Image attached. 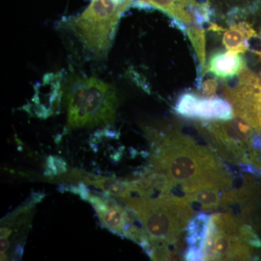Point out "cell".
I'll use <instances>...</instances> for the list:
<instances>
[{
    "instance_id": "cell-1",
    "label": "cell",
    "mask_w": 261,
    "mask_h": 261,
    "mask_svg": "<svg viewBox=\"0 0 261 261\" xmlns=\"http://www.w3.org/2000/svg\"><path fill=\"white\" fill-rule=\"evenodd\" d=\"M146 132L152 143L149 167L166 175L174 188L179 187L185 195L209 188L231 190L232 174L212 147L176 130L148 127Z\"/></svg>"
},
{
    "instance_id": "cell-2",
    "label": "cell",
    "mask_w": 261,
    "mask_h": 261,
    "mask_svg": "<svg viewBox=\"0 0 261 261\" xmlns=\"http://www.w3.org/2000/svg\"><path fill=\"white\" fill-rule=\"evenodd\" d=\"M135 215L148 235L151 259L176 260L184 258V233L195 216L192 203L172 194L116 198Z\"/></svg>"
},
{
    "instance_id": "cell-3",
    "label": "cell",
    "mask_w": 261,
    "mask_h": 261,
    "mask_svg": "<svg viewBox=\"0 0 261 261\" xmlns=\"http://www.w3.org/2000/svg\"><path fill=\"white\" fill-rule=\"evenodd\" d=\"M68 128L112 124L118 100L111 84L94 76L70 78L65 94Z\"/></svg>"
},
{
    "instance_id": "cell-4",
    "label": "cell",
    "mask_w": 261,
    "mask_h": 261,
    "mask_svg": "<svg viewBox=\"0 0 261 261\" xmlns=\"http://www.w3.org/2000/svg\"><path fill=\"white\" fill-rule=\"evenodd\" d=\"M133 5L132 0H92L82 14L65 19L62 25L89 53L102 58L112 46L121 15Z\"/></svg>"
},
{
    "instance_id": "cell-5",
    "label": "cell",
    "mask_w": 261,
    "mask_h": 261,
    "mask_svg": "<svg viewBox=\"0 0 261 261\" xmlns=\"http://www.w3.org/2000/svg\"><path fill=\"white\" fill-rule=\"evenodd\" d=\"M202 128L219 152L237 164H261L258 151L252 147L253 128L246 121L235 117L227 121L202 122Z\"/></svg>"
},
{
    "instance_id": "cell-6",
    "label": "cell",
    "mask_w": 261,
    "mask_h": 261,
    "mask_svg": "<svg viewBox=\"0 0 261 261\" xmlns=\"http://www.w3.org/2000/svg\"><path fill=\"white\" fill-rule=\"evenodd\" d=\"M241 221L223 213L211 216L202 249L203 260H247L252 258L251 246L240 235Z\"/></svg>"
},
{
    "instance_id": "cell-7",
    "label": "cell",
    "mask_w": 261,
    "mask_h": 261,
    "mask_svg": "<svg viewBox=\"0 0 261 261\" xmlns=\"http://www.w3.org/2000/svg\"><path fill=\"white\" fill-rule=\"evenodd\" d=\"M224 94L233 108V115L261 133V79L245 68L236 83L225 86Z\"/></svg>"
},
{
    "instance_id": "cell-8",
    "label": "cell",
    "mask_w": 261,
    "mask_h": 261,
    "mask_svg": "<svg viewBox=\"0 0 261 261\" xmlns=\"http://www.w3.org/2000/svg\"><path fill=\"white\" fill-rule=\"evenodd\" d=\"M175 111L185 118L207 121H227L234 116L227 101L217 97H200L192 93L180 96Z\"/></svg>"
},
{
    "instance_id": "cell-9",
    "label": "cell",
    "mask_w": 261,
    "mask_h": 261,
    "mask_svg": "<svg viewBox=\"0 0 261 261\" xmlns=\"http://www.w3.org/2000/svg\"><path fill=\"white\" fill-rule=\"evenodd\" d=\"M134 5L157 8L182 23L201 27L210 21L212 10L209 0H132Z\"/></svg>"
},
{
    "instance_id": "cell-10",
    "label": "cell",
    "mask_w": 261,
    "mask_h": 261,
    "mask_svg": "<svg viewBox=\"0 0 261 261\" xmlns=\"http://www.w3.org/2000/svg\"><path fill=\"white\" fill-rule=\"evenodd\" d=\"M61 73H47L34 87V96L23 109L32 116L47 118L56 114L61 106L63 89Z\"/></svg>"
},
{
    "instance_id": "cell-11",
    "label": "cell",
    "mask_w": 261,
    "mask_h": 261,
    "mask_svg": "<svg viewBox=\"0 0 261 261\" xmlns=\"http://www.w3.org/2000/svg\"><path fill=\"white\" fill-rule=\"evenodd\" d=\"M87 201L97 213L102 227L122 238H126L128 229L137 220L132 211L106 195L91 194Z\"/></svg>"
},
{
    "instance_id": "cell-12",
    "label": "cell",
    "mask_w": 261,
    "mask_h": 261,
    "mask_svg": "<svg viewBox=\"0 0 261 261\" xmlns=\"http://www.w3.org/2000/svg\"><path fill=\"white\" fill-rule=\"evenodd\" d=\"M245 68V62L238 53L219 51L211 56L205 73L210 72L218 78L226 80L240 75Z\"/></svg>"
},
{
    "instance_id": "cell-13",
    "label": "cell",
    "mask_w": 261,
    "mask_h": 261,
    "mask_svg": "<svg viewBox=\"0 0 261 261\" xmlns=\"http://www.w3.org/2000/svg\"><path fill=\"white\" fill-rule=\"evenodd\" d=\"M256 32L251 25L245 22H240L230 25L224 32L223 44L228 51L243 54L250 48L251 39L257 37Z\"/></svg>"
},
{
    "instance_id": "cell-14",
    "label": "cell",
    "mask_w": 261,
    "mask_h": 261,
    "mask_svg": "<svg viewBox=\"0 0 261 261\" xmlns=\"http://www.w3.org/2000/svg\"><path fill=\"white\" fill-rule=\"evenodd\" d=\"M211 216L206 212L199 213L194 216L185 231V242L189 248L202 250L207 234Z\"/></svg>"
},
{
    "instance_id": "cell-15",
    "label": "cell",
    "mask_w": 261,
    "mask_h": 261,
    "mask_svg": "<svg viewBox=\"0 0 261 261\" xmlns=\"http://www.w3.org/2000/svg\"><path fill=\"white\" fill-rule=\"evenodd\" d=\"M89 185L100 189L106 195H112L116 198L132 197L135 192V187L130 180L116 179V178L99 177L95 176Z\"/></svg>"
},
{
    "instance_id": "cell-16",
    "label": "cell",
    "mask_w": 261,
    "mask_h": 261,
    "mask_svg": "<svg viewBox=\"0 0 261 261\" xmlns=\"http://www.w3.org/2000/svg\"><path fill=\"white\" fill-rule=\"evenodd\" d=\"M186 32L192 46L195 48L196 55L200 62V68L197 70V87L200 89L202 85V79L205 74V32L201 27L190 25L187 27Z\"/></svg>"
},
{
    "instance_id": "cell-17",
    "label": "cell",
    "mask_w": 261,
    "mask_h": 261,
    "mask_svg": "<svg viewBox=\"0 0 261 261\" xmlns=\"http://www.w3.org/2000/svg\"><path fill=\"white\" fill-rule=\"evenodd\" d=\"M223 192L219 189L209 188L199 190L191 194H186L184 196L185 200L190 203L200 204L201 209L204 212H211L219 208L221 206Z\"/></svg>"
},
{
    "instance_id": "cell-18",
    "label": "cell",
    "mask_w": 261,
    "mask_h": 261,
    "mask_svg": "<svg viewBox=\"0 0 261 261\" xmlns=\"http://www.w3.org/2000/svg\"><path fill=\"white\" fill-rule=\"evenodd\" d=\"M68 172V166L64 160L59 156L49 155L46 161L44 175L47 178H55Z\"/></svg>"
},
{
    "instance_id": "cell-19",
    "label": "cell",
    "mask_w": 261,
    "mask_h": 261,
    "mask_svg": "<svg viewBox=\"0 0 261 261\" xmlns=\"http://www.w3.org/2000/svg\"><path fill=\"white\" fill-rule=\"evenodd\" d=\"M240 235L243 240L250 246L261 247V241L257 233L250 225L245 224L241 221L240 225Z\"/></svg>"
},
{
    "instance_id": "cell-20",
    "label": "cell",
    "mask_w": 261,
    "mask_h": 261,
    "mask_svg": "<svg viewBox=\"0 0 261 261\" xmlns=\"http://www.w3.org/2000/svg\"><path fill=\"white\" fill-rule=\"evenodd\" d=\"M219 83L216 80H208L201 85V92L206 97H216Z\"/></svg>"
},
{
    "instance_id": "cell-21",
    "label": "cell",
    "mask_w": 261,
    "mask_h": 261,
    "mask_svg": "<svg viewBox=\"0 0 261 261\" xmlns=\"http://www.w3.org/2000/svg\"><path fill=\"white\" fill-rule=\"evenodd\" d=\"M184 259L188 261L203 260L202 250L187 247L185 250V254H184Z\"/></svg>"
},
{
    "instance_id": "cell-22",
    "label": "cell",
    "mask_w": 261,
    "mask_h": 261,
    "mask_svg": "<svg viewBox=\"0 0 261 261\" xmlns=\"http://www.w3.org/2000/svg\"><path fill=\"white\" fill-rule=\"evenodd\" d=\"M1 247H0V251L1 254H5L8 251V249L10 247V241L7 238H1Z\"/></svg>"
},
{
    "instance_id": "cell-23",
    "label": "cell",
    "mask_w": 261,
    "mask_h": 261,
    "mask_svg": "<svg viewBox=\"0 0 261 261\" xmlns=\"http://www.w3.org/2000/svg\"><path fill=\"white\" fill-rule=\"evenodd\" d=\"M259 55H260V56H261V51H260V54H259Z\"/></svg>"
}]
</instances>
